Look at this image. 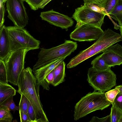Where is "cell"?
<instances>
[{
  "mask_svg": "<svg viewBox=\"0 0 122 122\" xmlns=\"http://www.w3.org/2000/svg\"><path fill=\"white\" fill-rule=\"evenodd\" d=\"M32 72L29 67L22 71L18 80L17 92L24 95L29 100L34 110L37 122H48L40 99V85Z\"/></svg>",
  "mask_w": 122,
  "mask_h": 122,
  "instance_id": "cell-1",
  "label": "cell"
},
{
  "mask_svg": "<svg viewBox=\"0 0 122 122\" xmlns=\"http://www.w3.org/2000/svg\"><path fill=\"white\" fill-rule=\"evenodd\" d=\"M122 41V37L121 35L108 29L92 45L81 51L71 59L67 64V67H74L90 57L103 52L110 46Z\"/></svg>",
  "mask_w": 122,
  "mask_h": 122,
  "instance_id": "cell-2",
  "label": "cell"
},
{
  "mask_svg": "<svg viewBox=\"0 0 122 122\" xmlns=\"http://www.w3.org/2000/svg\"><path fill=\"white\" fill-rule=\"evenodd\" d=\"M112 104L107 99L105 93L94 91L82 97L76 104L74 120L76 121L98 110H102Z\"/></svg>",
  "mask_w": 122,
  "mask_h": 122,
  "instance_id": "cell-3",
  "label": "cell"
},
{
  "mask_svg": "<svg viewBox=\"0 0 122 122\" xmlns=\"http://www.w3.org/2000/svg\"><path fill=\"white\" fill-rule=\"evenodd\" d=\"M76 42L66 40L56 46L46 49L41 48L38 54V59L33 66L32 71L39 68L60 58L69 56L77 49Z\"/></svg>",
  "mask_w": 122,
  "mask_h": 122,
  "instance_id": "cell-4",
  "label": "cell"
},
{
  "mask_svg": "<svg viewBox=\"0 0 122 122\" xmlns=\"http://www.w3.org/2000/svg\"><path fill=\"white\" fill-rule=\"evenodd\" d=\"M11 52L22 49H39L40 41L35 38L24 28L16 26H6Z\"/></svg>",
  "mask_w": 122,
  "mask_h": 122,
  "instance_id": "cell-5",
  "label": "cell"
},
{
  "mask_svg": "<svg viewBox=\"0 0 122 122\" xmlns=\"http://www.w3.org/2000/svg\"><path fill=\"white\" fill-rule=\"evenodd\" d=\"M109 67L103 71H98L91 67L89 69L87 81L94 91L104 92L116 85V76Z\"/></svg>",
  "mask_w": 122,
  "mask_h": 122,
  "instance_id": "cell-6",
  "label": "cell"
},
{
  "mask_svg": "<svg viewBox=\"0 0 122 122\" xmlns=\"http://www.w3.org/2000/svg\"><path fill=\"white\" fill-rule=\"evenodd\" d=\"M29 50L22 49L11 52L4 61L8 82L17 86L20 76L24 68L25 59Z\"/></svg>",
  "mask_w": 122,
  "mask_h": 122,
  "instance_id": "cell-7",
  "label": "cell"
},
{
  "mask_svg": "<svg viewBox=\"0 0 122 122\" xmlns=\"http://www.w3.org/2000/svg\"><path fill=\"white\" fill-rule=\"evenodd\" d=\"M105 16L93 11L83 5L75 9L72 17L76 22L75 27L86 24L101 28Z\"/></svg>",
  "mask_w": 122,
  "mask_h": 122,
  "instance_id": "cell-8",
  "label": "cell"
},
{
  "mask_svg": "<svg viewBox=\"0 0 122 122\" xmlns=\"http://www.w3.org/2000/svg\"><path fill=\"white\" fill-rule=\"evenodd\" d=\"M23 0H7L6 8L8 18L14 26L24 28L28 24V17Z\"/></svg>",
  "mask_w": 122,
  "mask_h": 122,
  "instance_id": "cell-9",
  "label": "cell"
},
{
  "mask_svg": "<svg viewBox=\"0 0 122 122\" xmlns=\"http://www.w3.org/2000/svg\"><path fill=\"white\" fill-rule=\"evenodd\" d=\"M76 28L70 33V37L79 41L96 40L104 32L101 28L88 24H83Z\"/></svg>",
  "mask_w": 122,
  "mask_h": 122,
  "instance_id": "cell-10",
  "label": "cell"
},
{
  "mask_svg": "<svg viewBox=\"0 0 122 122\" xmlns=\"http://www.w3.org/2000/svg\"><path fill=\"white\" fill-rule=\"evenodd\" d=\"M40 16L42 20L66 30H67L74 23V21L71 18L52 9L41 12Z\"/></svg>",
  "mask_w": 122,
  "mask_h": 122,
  "instance_id": "cell-11",
  "label": "cell"
},
{
  "mask_svg": "<svg viewBox=\"0 0 122 122\" xmlns=\"http://www.w3.org/2000/svg\"><path fill=\"white\" fill-rule=\"evenodd\" d=\"M114 44L109 46L102 54L103 59L111 67L122 65V46L118 43Z\"/></svg>",
  "mask_w": 122,
  "mask_h": 122,
  "instance_id": "cell-12",
  "label": "cell"
},
{
  "mask_svg": "<svg viewBox=\"0 0 122 122\" xmlns=\"http://www.w3.org/2000/svg\"><path fill=\"white\" fill-rule=\"evenodd\" d=\"M66 58H60L39 68L32 71L37 82L42 86L44 89L47 90L50 89L49 84L45 80L46 77Z\"/></svg>",
  "mask_w": 122,
  "mask_h": 122,
  "instance_id": "cell-13",
  "label": "cell"
},
{
  "mask_svg": "<svg viewBox=\"0 0 122 122\" xmlns=\"http://www.w3.org/2000/svg\"><path fill=\"white\" fill-rule=\"evenodd\" d=\"M11 52L8 32L4 25L0 29V59L4 61Z\"/></svg>",
  "mask_w": 122,
  "mask_h": 122,
  "instance_id": "cell-14",
  "label": "cell"
},
{
  "mask_svg": "<svg viewBox=\"0 0 122 122\" xmlns=\"http://www.w3.org/2000/svg\"><path fill=\"white\" fill-rule=\"evenodd\" d=\"M16 90L8 84L0 82V106L15 96Z\"/></svg>",
  "mask_w": 122,
  "mask_h": 122,
  "instance_id": "cell-15",
  "label": "cell"
},
{
  "mask_svg": "<svg viewBox=\"0 0 122 122\" xmlns=\"http://www.w3.org/2000/svg\"><path fill=\"white\" fill-rule=\"evenodd\" d=\"M65 65L63 61L54 69V79L51 84L54 86H57L64 81L65 76Z\"/></svg>",
  "mask_w": 122,
  "mask_h": 122,
  "instance_id": "cell-16",
  "label": "cell"
},
{
  "mask_svg": "<svg viewBox=\"0 0 122 122\" xmlns=\"http://www.w3.org/2000/svg\"><path fill=\"white\" fill-rule=\"evenodd\" d=\"M91 63L93 68L98 71L105 70L110 67L103 59L102 54L92 60Z\"/></svg>",
  "mask_w": 122,
  "mask_h": 122,
  "instance_id": "cell-17",
  "label": "cell"
},
{
  "mask_svg": "<svg viewBox=\"0 0 122 122\" xmlns=\"http://www.w3.org/2000/svg\"><path fill=\"white\" fill-rule=\"evenodd\" d=\"M10 110L4 106H0V122H12L13 119Z\"/></svg>",
  "mask_w": 122,
  "mask_h": 122,
  "instance_id": "cell-18",
  "label": "cell"
},
{
  "mask_svg": "<svg viewBox=\"0 0 122 122\" xmlns=\"http://www.w3.org/2000/svg\"><path fill=\"white\" fill-rule=\"evenodd\" d=\"M111 122H122V111L112 105L110 114Z\"/></svg>",
  "mask_w": 122,
  "mask_h": 122,
  "instance_id": "cell-19",
  "label": "cell"
},
{
  "mask_svg": "<svg viewBox=\"0 0 122 122\" xmlns=\"http://www.w3.org/2000/svg\"><path fill=\"white\" fill-rule=\"evenodd\" d=\"M110 16L118 21L119 25L122 24V3H119Z\"/></svg>",
  "mask_w": 122,
  "mask_h": 122,
  "instance_id": "cell-20",
  "label": "cell"
},
{
  "mask_svg": "<svg viewBox=\"0 0 122 122\" xmlns=\"http://www.w3.org/2000/svg\"><path fill=\"white\" fill-rule=\"evenodd\" d=\"M84 5L93 11L107 15L109 18H111L104 7L92 3H84Z\"/></svg>",
  "mask_w": 122,
  "mask_h": 122,
  "instance_id": "cell-21",
  "label": "cell"
},
{
  "mask_svg": "<svg viewBox=\"0 0 122 122\" xmlns=\"http://www.w3.org/2000/svg\"><path fill=\"white\" fill-rule=\"evenodd\" d=\"M6 70L4 60L0 59V82L8 84Z\"/></svg>",
  "mask_w": 122,
  "mask_h": 122,
  "instance_id": "cell-22",
  "label": "cell"
},
{
  "mask_svg": "<svg viewBox=\"0 0 122 122\" xmlns=\"http://www.w3.org/2000/svg\"><path fill=\"white\" fill-rule=\"evenodd\" d=\"M19 104V110L27 113L29 102L27 98L23 95L21 94Z\"/></svg>",
  "mask_w": 122,
  "mask_h": 122,
  "instance_id": "cell-23",
  "label": "cell"
},
{
  "mask_svg": "<svg viewBox=\"0 0 122 122\" xmlns=\"http://www.w3.org/2000/svg\"><path fill=\"white\" fill-rule=\"evenodd\" d=\"M119 90L117 88L110 90L105 93V95L107 99L112 105L114 104L115 99L117 95L120 92Z\"/></svg>",
  "mask_w": 122,
  "mask_h": 122,
  "instance_id": "cell-24",
  "label": "cell"
},
{
  "mask_svg": "<svg viewBox=\"0 0 122 122\" xmlns=\"http://www.w3.org/2000/svg\"><path fill=\"white\" fill-rule=\"evenodd\" d=\"M119 0H108L104 7L109 15L119 4Z\"/></svg>",
  "mask_w": 122,
  "mask_h": 122,
  "instance_id": "cell-25",
  "label": "cell"
},
{
  "mask_svg": "<svg viewBox=\"0 0 122 122\" xmlns=\"http://www.w3.org/2000/svg\"><path fill=\"white\" fill-rule=\"evenodd\" d=\"M13 97H12L4 104L0 106H4L8 108L10 110L12 111L15 112L16 110L19 111V106L16 105L13 100Z\"/></svg>",
  "mask_w": 122,
  "mask_h": 122,
  "instance_id": "cell-26",
  "label": "cell"
},
{
  "mask_svg": "<svg viewBox=\"0 0 122 122\" xmlns=\"http://www.w3.org/2000/svg\"><path fill=\"white\" fill-rule=\"evenodd\" d=\"M44 0H25V1L29 5L31 9L36 10L39 8L40 4Z\"/></svg>",
  "mask_w": 122,
  "mask_h": 122,
  "instance_id": "cell-27",
  "label": "cell"
},
{
  "mask_svg": "<svg viewBox=\"0 0 122 122\" xmlns=\"http://www.w3.org/2000/svg\"><path fill=\"white\" fill-rule=\"evenodd\" d=\"M27 114L29 117L31 122H37L34 110L30 102Z\"/></svg>",
  "mask_w": 122,
  "mask_h": 122,
  "instance_id": "cell-28",
  "label": "cell"
},
{
  "mask_svg": "<svg viewBox=\"0 0 122 122\" xmlns=\"http://www.w3.org/2000/svg\"><path fill=\"white\" fill-rule=\"evenodd\" d=\"M90 122H111V117L110 114L107 116L99 118L96 116L92 117Z\"/></svg>",
  "mask_w": 122,
  "mask_h": 122,
  "instance_id": "cell-29",
  "label": "cell"
},
{
  "mask_svg": "<svg viewBox=\"0 0 122 122\" xmlns=\"http://www.w3.org/2000/svg\"><path fill=\"white\" fill-rule=\"evenodd\" d=\"M108 0H83L84 3H92L104 7Z\"/></svg>",
  "mask_w": 122,
  "mask_h": 122,
  "instance_id": "cell-30",
  "label": "cell"
},
{
  "mask_svg": "<svg viewBox=\"0 0 122 122\" xmlns=\"http://www.w3.org/2000/svg\"><path fill=\"white\" fill-rule=\"evenodd\" d=\"M113 105L122 111V94H118L117 95L115 99Z\"/></svg>",
  "mask_w": 122,
  "mask_h": 122,
  "instance_id": "cell-31",
  "label": "cell"
},
{
  "mask_svg": "<svg viewBox=\"0 0 122 122\" xmlns=\"http://www.w3.org/2000/svg\"><path fill=\"white\" fill-rule=\"evenodd\" d=\"M19 112L21 122H31L30 120L27 113L19 110Z\"/></svg>",
  "mask_w": 122,
  "mask_h": 122,
  "instance_id": "cell-32",
  "label": "cell"
},
{
  "mask_svg": "<svg viewBox=\"0 0 122 122\" xmlns=\"http://www.w3.org/2000/svg\"><path fill=\"white\" fill-rule=\"evenodd\" d=\"M5 8L4 5L0 7V29L4 25L5 19L4 18Z\"/></svg>",
  "mask_w": 122,
  "mask_h": 122,
  "instance_id": "cell-33",
  "label": "cell"
},
{
  "mask_svg": "<svg viewBox=\"0 0 122 122\" xmlns=\"http://www.w3.org/2000/svg\"><path fill=\"white\" fill-rule=\"evenodd\" d=\"M54 70L49 73L45 78V81L49 84H51L54 81Z\"/></svg>",
  "mask_w": 122,
  "mask_h": 122,
  "instance_id": "cell-34",
  "label": "cell"
},
{
  "mask_svg": "<svg viewBox=\"0 0 122 122\" xmlns=\"http://www.w3.org/2000/svg\"><path fill=\"white\" fill-rule=\"evenodd\" d=\"M52 0H44L40 5L39 8L43 9L45 6Z\"/></svg>",
  "mask_w": 122,
  "mask_h": 122,
  "instance_id": "cell-35",
  "label": "cell"
},
{
  "mask_svg": "<svg viewBox=\"0 0 122 122\" xmlns=\"http://www.w3.org/2000/svg\"><path fill=\"white\" fill-rule=\"evenodd\" d=\"M115 88H117L119 90L120 92L118 94H122V85L116 86Z\"/></svg>",
  "mask_w": 122,
  "mask_h": 122,
  "instance_id": "cell-36",
  "label": "cell"
},
{
  "mask_svg": "<svg viewBox=\"0 0 122 122\" xmlns=\"http://www.w3.org/2000/svg\"><path fill=\"white\" fill-rule=\"evenodd\" d=\"M7 0H0V6L4 5V3L6 2Z\"/></svg>",
  "mask_w": 122,
  "mask_h": 122,
  "instance_id": "cell-37",
  "label": "cell"
},
{
  "mask_svg": "<svg viewBox=\"0 0 122 122\" xmlns=\"http://www.w3.org/2000/svg\"><path fill=\"white\" fill-rule=\"evenodd\" d=\"M119 25V30L120 32V35L122 37V24Z\"/></svg>",
  "mask_w": 122,
  "mask_h": 122,
  "instance_id": "cell-38",
  "label": "cell"
},
{
  "mask_svg": "<svg viewBox=\"0 0 122 122\" xmlns=\"http://www.w3.org/2000/svg\"><path fill=\"white\" fill-rule=\"evenodd\" d=\"M121 0V1H122V0Z\"/></svg>",
  "mask_w": 122,
  "mask_h": 122,
  "instance_id": "cell-39",
  "label": "cell"
},
{
  "mask_svg": "<svg viewBox=\"0 0 122 122\" xmlns=\"http://www.w3.org/2000/svg\"><path fill=\"white\" fill-rule=\"evenodd\" d=\"M23 0L24 1H25V0Z\"/></svg>",
  "mask_w": 122,
  "mask_h": 122,
  "instance_id": "cell-40",
  "label": "cell"
}]
</instances>
